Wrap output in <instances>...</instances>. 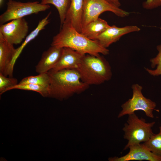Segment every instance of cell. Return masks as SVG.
Wrapping results in <instances>:
<instances>
[{"mask_svg": "<svg viewBox=\"0 0 161 161\" xmlns=\"http://www.w3.org/2000/svg\"></svg>", "mask_w": 161, "mask_h": 161, "instance_id": "484cf974", "label": "cell"}, {"mask_svg": "<svg viewBox=\"0 0 161 161\" xmlns=\"http://www.w3.org/2000/svg\"><path fill=\"white\" fill-rule=\"evenodd\" d=\"M143 7L146 10H151L161 6V0H146L142 4Z\"/></svg>", "mask_w": 161, "mask_h": 161, "instance_id": "603a6c76", "label": "cell"}, {"mask_svg": "<svg viewBox=\"0 0 161 161\" xmlns=\"http://www.w3.org/2000/svg\"><path fill=\"white\" fill-rule=\"evenodd\" d=\"M81 80L89 86L101 84L112 76L111 68L103 56L85 54L76 69Z\"/></svg>", "mask_w": 161, "mask_h": 161, "instance_id": "3957f363", "label": "cell"}, {"mask_svg": "<svg viewBox=\"0 0 161 161\" xmlns=\"http://www.w3.org/2000/svg\"><path fill=\"white\" fill-rule=\"evenodd\" d=\"M133 95L132 97L123 104L122 109L118 117H121L126 115L135 113L137 111H143L148 117H154L153 112L155 110L156 103L151 99L144 97L142 93L143 87L138 84H133L131 86Z\"/></svg>", "mask_w": 161, "mask_h": 161, "instance_id": "8992f818", "label": "cell"}, {"mask_svg": "<svg viewBox=\"0 0 161 161\" xmlns=\"http://www.w3.org/2000/svg\"><path fill=\"white\" fill-rule=\"evenodd\" d=\"M51 46L69 47L84 54L96 56L109 53V50L97 41L88 39L66 23H64L59 33L53 37Z\"/></svg>", "mask_w": 161, "mask_h": 161, "instance_id": "6da1fadb", "label": "cell"}, {"mask_svg": "<svg viewBox=\"0 0 161 161\" xmlns=\"http://www.w3.org/2000/svg\"><path fill=\"white\" fill-rule=\"evenodd\" d=\"M50 83V78L48 72L39 74L34 76H29L22 79L18 83L22 84H32L49 87Z\"/></svg>", "mask_w": 161, "mask_h": 161, "instance_id": "ac0fdd59", "label": "cell"}, {"mask_svg": "<svg viewBox=\"0 0 161 161\" xmlns=\"http://www.w3.org/2000/svg\"><path fill=\"white\" fill-rule=\"evenodd\" d=\"M29 28L28 23L24 18L15 19L0 25V34L10 43L17 45L25 38Z\"/></svg>", "mask_w": 161, "mask_h": 161, "instance_id": "ba28073f", "label": "cell"}, {"mask_svg": "<svg viewBox=\"0 0 161 161\" xmlns=\"http://www.w3.org/2000/svg\"><path fill=\"white\" fill-rule=\"evenodd\" d=\"M106 11L112 12L116 16L124 17L129 13L111 4L105 0H84L82 18V29L90 22L99 18Z\"/></svg>", "mask_w": 161, "mask_h": 161, "instance_id": "52a82bcc", "label": "cell"}, {"mask_svg": "<svg viewBox=\"0 0 161 161\" xmlns=\"http://www.w3.org/2000/svg\"><path fill=\"white\" fill-rule=\"evenodd\" d=\"M84 0H71L70 6L64 23L70 24L77 31L81 33Z\"/></svg>", "mask_w": 161, "mask_h": 161, "instance_id": "5bb4252c", "label": "cell"}, {"mask_svg": "<svg viewBox=\"0 0 161 161\" xmlns=\"http://www.w3.org/2000/svg\"><path fill=\"white\" fill-rule=\"evenodd\" d=\"M140 30V28L135 25L123 27H118L114 25L110 26L98 37L96 41L103 47L107 48L112 44L118 41L122 36Z\"/></svg>", "mask_w": 161, "mask_h": 161, "instance_id": "30bf717a", "label": "cell"}, {"mask_svg": "<svg viewBox=\"0 0 161 161\" xmlns=\"http://www.w3.org/2000/svg\"><path fill=\"white\" fill-rule=\"evenodd\" d=\"M109 26L106 21L98 18L87 24L82 29L81 33L91 40L96 41Z\"/></svg>", "mask_w": 161, "mask_h": 161, "instance_id": "2e32d148", "label": "cell"}, {"mask_svg": "<svg viewBox=\"0 0 161 161\" xmlns=\"http://www.w3.org/2000/svg\"><path fill=\"white\" fill-rule=\"evenodd\" d=\"M13 89L35 91L39 93L44 97H49L48 88L40 85L32 84H18L9 89L8 91Z\"/></svg>", "mask_w": 161, "mask_h": 161, "instance_id": "ffe728a7", "label": "cell"}, {"mask_svg": "<svg viewBox=\"0 0 161 161\" xmlns=\"http://www.w3.org/2000/svg\"><path fill=\"white\" fill-rule=\"evenodd\" d=\"M48 72L50 78L48 97L62 100L83 92L89 87L81 80L76 69Z\"/></svg>", "mask_w": 161, "mask_h": 161, "instance_id": "7a4b0ae2", "label": "cell"}, {"mask_svg": "<svg viewBox=\"0 0 161 161\" xmlns=\"http://www.w3.org/2000/svg\"><path fill=\"white\" fill-rule=\"evenodd\" d=\"M41 3L44 4H52L55 7L59 15L61 28L65 20L71 0H42Z\"/></svg>", "mask_w": 161, "mask_h": 161, "instance_id": "e0dca14e", "label": "cell"}, {"mask_svg": "<svg viewBox=\"0 0 161 161\" xmlns=\"http://www.w3.org/2000/svg\"><path fill=\"white\" fill-rule=\"evenodd\" d=\"M129 152L126 155L120 157L109 158L111 161H129L131 160H147L161 161V158L149 151L143 144L138 143L129 146Z\"/></svg>", "mask_w": 161, "mask_h": 161, "instance_id": "9c48e42d", "label": "cell"}, {"mask_svg": "<svg viewBox=\"0 0 161 161\" xmlns=\"http://www.w3.org/2000/svg\"><path fill=\"white\" fill-rule=\"evenodd\" d=\"M63 48L51 46L44 52L40 60L35 66L36 72L38 74L46 73L52 69L61 57Z\"/></svg>", "mask_w": 161, "mask_h": 161, "instance_id": "7c38bea8", "label": "cell"}, {"mask_svg": "<svg viewBox=\"0 0 161 161\" xmlns=\"http://www.w3.org/2000/svg\"><path fill=\"white\" fill-rule=\"evenodd\" d=\"M51 14V12H49L45 17L40 20L36 27L27 36L21 45L16 49V53L9 69L10 73H13L14 67L16 61L24 48L29 43L35 38L40 32L44 29L45 27L49 24L50 21L49 18Z\"/></svg>", "mask_w": 161, "mask_h": 161, "instance_id": "9a60e30c", "label": "cell"}, {"mask_svg": "<svg viewBox=\"0 0 161 161\" xmlns=\"http://www.w3.org/2000/svg\"><path fill=\"white\" fill-rule=\"evenodd\" d=\"M128 115L123 128V138L128 141L124 150L131 145L147 141L154 134L152 128L155 123V121L147 122L145 119L139 118L135 113Z\"/></svg>", "mask_w": 161, "mask_h": 161, "instance_id": "277c9868", "label": "cell"}, {"mask_svg": "<svg viewBox=\"0 0 161 161\" xmlns=\"http://www.w3.org/2000/svg\"><path fill=\"white\" fill-rule=\"evenodd\" d=\"M112 5L120 8L121 4L119 0H105Z\"/></svg>", "mask_w": 161, "mask_h": 161, "instance_id": "cb8c5ba5", "label": "cell"}, {"mask_svg": "<svg viewBox=\"0 0 161 161\" xmlns=\"http://www.w3.org/2000/svg\"><path fill=\"white\" fill-rule=\"evenodd\" d=\"M17 80L13 77L7 78L0 73V94L8 91L10 88L18 84Z\"/></svg>", "mask_w": 161, "mask_h": 161, "instance_id": "7402d4cb", "label": "cell"}, {"mask_svg": "<svg viewBox=\"0 0 161 161\" xmlns=\"http://www.w3.org/2000/svg\"><path fill=\"white\" fill-rule=\"evenodd\" d=\"M4 0H0V6L1 7L3 3Z\"/></svg>", "mask_w": 161, "mask_h": 161, "instance_id": "d4e9b609", "label": "cell"}, {"mask_svg": "<svg viewBox=\"0 0 161 161\" xmlns=\"http://www.w3.org/2000/svg\"><path fill=\"white\" fill-rule=\"evenodd\" d=\"M85 55L71 48L64 47L59 61L55 67L49 71L76 69Z\"/></svg>", "mask_w": 161, "mask_h": 161, "instance_id": "8fae6325", "label": "cell"}, {"mask_svg": "<svg viewBox=\"0 0 161 161\" xmlns=\"http://www.w3.org/2000/svg\"><path fill=\"white\" fill-rule=\"evenodd\" d=\"M157 48L158 51L157 55L155 57L150 60L151 67L153 69L156 66V69L152 70L148 68H145L148 73L153 76L161 75V44L157 46Z\"/></svg>", "mask_w": 161, "mask_h": 161, "instance_id": "44dd1931", "label": "cell"}, {"mask_svg": "<svg viewBox=\"0 0 161 161\" xmlns=\"http://www.w3.org/2000/svg\"><path fill=\"white\" fill-rule=\"evenodd\" d=\"M7 8L0 16V25L25 16L36 14L49 9V4H44L38 1L22 2L8 0Z\"/></svg>", "mask_w": 161, "mask_h": 161, "instance_id": "5b68a950", "label": "cell"}, {"mask_svg": "<svg viewBox=\"0 0 161 161\" xmlns=\"http://www.w3.org/2000/svg\"><path fill=\"white\" fill-rule=\"evenodd\" d=\"M16 53V49L0 34V73L8 76L10 65Z\"/></svg>", "mask_w": 161, "mask_h": 161, "instance_id": "4fadbf2b", "label": "cell"}, {"mask_svg": "<svg viewBox=\"0 0 161 161\" xmlns=\"http://www.w3.org/2000/svg\"><path fill=\"white\" fill-rule=\"evenodd\" d=\"M159 128L158 133H154L147 141L143 143L149 151L161 158V126Z\"/></svg>", "mask_w": 161, "mask_h": 161, "instance_id": "d6986e66", "label": "cell"}]
</instances>
